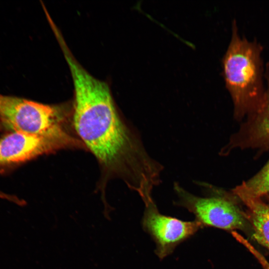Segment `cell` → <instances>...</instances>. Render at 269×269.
Returning <instances> with one entry per match:
<instances>
[{
	"label": "cell",
	"mask_w": 269,
	"mask_h": 269,
	"mask_svg": "<svg viewBox=\"0 0 269 269\" xmlns=\"http://www.w3.org/2000/svg\"><path fill=\"white\" fill-rule=\"evenodd\" d=\"M0 121L14 132L44 137L65 147L77 143L66 131L65 116L58 106L0 94Z\"/></svg>",
	"instance_id": "3"
},
{
	"label": "cell",
	"mask_w": 269,
	"mask_h": 269,
	"mask_svg": "<svg viewBox=\"0 0 269 269\" xmlns=\"http://www.w3.org/2000/svg\"><path fill=\"white\" fill-rule=\"evenodd\" d=\"M65 147L54 140L18 132L0 139V166L19 163Z\"/></svg>",
	"instance_id": "6"
},
{
	"label": "cell",
	"mask_w": 269,
	"mask_h": 269,
	"mask_svg": "<svg viewBox=\"0 0 269 269\" xmlns=\"http://www.w3.org/2000/svg\"><path fill=\"white\" fill-rule=\"evenodd\" d=\"M262 47L239 34L236 21L227 50L222 59L226 86L233 101L236 113L254 112L264 95L262 82Z\"/></svg>",
	"instance_id": "2"
},
{
	"label": "cell",
	"mask_w": 269,
	"mask_h": 269,
	"mask_svg": "<svg viewBox=\"0 0 269 269\" xmlns=\"http://www.w3.org/2000/svg\"><path fill=\"white\" fill-rule=\"evenodd\" d=\"M237 196L260 197L269 194V161L251 179L233 190Z\"/></svg>",
	"instance_id": "9"
},
{
	"label": "cell",
	"mask_w": 269,
	"mask_h": 269,
	"mask_svg": "<svg viewBox=\"0 0 269 269\" xmlns=\"http://www.w3.org/2000/svg\"><path fill=\"white\" fill-rule=\"evenodd\" d=\"M206 194L196 196L184 189L178 182L173 183V190L177 197L174 204L185 208L193 213L196 221L202 226L226 230L243 229L246 225V216L222 192L212 185L196 181Z\"/></svg>",
	"instance_id": "4"
},
{
	"label": "cell",
	"mask_w": 269,
	"mask_h": 269,
	"mask_svg": "<svg viewBox=\"0 0 269 269\" xmlns=\"http://www.w3.org/2000/svg\"><path fill=\"white\" fill-rule=\"evenodd\" d=\"M60 47L73 82L74 126L81 139L101 164L124 177L131 189L158 186L163 166L121 119L108 84L85 69L66 44Z\"/></svg>",
	"instance_id": "1"
},
{
	"label": "cell",
	"mask_w": 269,
	"mask_h": 269,
	"mask_svg": "<svg viewBox=\"0 0 269 269\" xmlns=\"http://www.w3.org/2000/svg\"><path fill=\"white\" fill-rule=\"evenodd\" d=\"M266 77L267 88L260 104L254 111L252 135L257 143L269 146V63L267 66Z\"/></svg>",
	"instance_id": "8"
},
{
	"label": "cell",
	"mask_w": 269,
	"mask_h": 269,
	"mask_svg": "<svg viewBox=\"0 0 269 269\" xmlns=\"http://www.w3.org/2000/svg\"><path fill=\"white\" fill-rule=\"evenodd\" d=\"M141 198L145 206L142 226L155 243V252L160 259L171 254L177 246L202 228L196 220L183 221L161 214L152 194Z\"/></svg>",
	"instance_id": "5"
},
{
	"label": "cell",
	"mask_w": 269,
	"mask_h": 269,
	"mask_svg": "<svg viewBox=\"0 0 269 269\" xmlns=\"http://www.w3.org/2000/svg\"><path fill=\"white\" fill-rule=\"evenodd\" d=\"M246 205L249 220L256 240L269 251V194L260 197L240 196Z\"/></svg>",
	"instance_id": "7"
}]
</instances>
